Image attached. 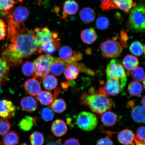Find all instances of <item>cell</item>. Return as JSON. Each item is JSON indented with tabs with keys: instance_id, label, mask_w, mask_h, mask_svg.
Segmentation results:
<instances>
[{
	"instance_id": "28",
	"label": "cell",
	"mask_w": 145,
	"mask_h": 145,
	"mask_svg": "<svg viewBox=\"0 0 145 145\" xmlns=\"http://www.w3.org/2000/svg\"><path fill=\"white\" fill-rule=\"evenodd\" d=\"M19 136L14 131L8 132L2 138L4 145H16L19 143Z\"/></svg>"
},
{
	"instance_id": "22",
	"label": "cell",
	"mask_w": 145,
	"mask_h": 145,
	"mask_svg": "<svg viewBox=\"0 0 145 145\" xmlns=\"http://www.w3.org/2000/svg\"><path fill=\"white\" fill-rule=\"evenodd\" d=\"M65 66L59 58H54L50 65V72L54 75H60L64 72Z\"/></svg>"
},
{
	"instance_id": "32",
	"label": "cell",
	"mask_w": 145,
	"mask_h": 145,
	"mask_svg": "<svg viewBox=\"0 0 145 145\" xmlns=\"http://www.w3.org/2000/svg\"><path fill=\"white\" fill-rule=\"evenodd\" d=\"M80 70L74 65L67 66L64 71V75L66 79L69 80H74L77 79Z\"/></svg>"
},
{
	"instance_id": "52",
	"label": "cell",
	"mask_w": 145,
	"mask_h": 145,
	"mask_svg": "<svg viewBox=\"0 0 145 145\" xmlns=\"http://www.w3.org/2000/svg\"><path fill=\"white\" fill-rule=\"evenodd\" d=\"M20 145H29L27 144H22Z\"/></svg>"
},
{
	"instance_id": "35",
	"label": "cell",
	"mask_w": 145,
	"mask_h": 145,
	"mask_svg": "<svg viewBox=\"0 0 145 145\" xmlns=\"http://www.w3.org/2000/svg\"><path fill=\"white\" fill-rule=\"evenodd\" d=\"M15 4L14 0H0V10L8 14L14 8Z\"/></svg>"
},
{
	"instance_id": "18",
	"label": "cell",
	"mask_w": 145,
	"mask_h": 145,
	"mask_svg": "<svg viewBox=\"0 0 145 145\" xmlns=\"http://www.w3.org/2000/svg\"><path fill=\"white\" fill-rule=\"evenodd\" d=\"M102 89L107 95L112 96L117 95L121 91L120 84L112 79H108L105 87Z\"/></svg>"
},
{
	"instance_id": "53",
	"label": "cell",
	"mask_w": 145,
	"mask_h": 145,
	"mask_svg": "<svg viewBox=\"0 0 145 145\" xmlns=\"http://www.w3.org/2000/svg\"><path fill=\"white\" fill-rule=\"evenodd\" d=\"M100 1H102L103 2V1H106V0H100Z\"/></svg>"
},
{
	"instance_id": "7",
	"label": "cell",
	"mask_w": 145,
	"mask_h": 145,
	"mask_svg": "<svg viewBox=\"0 0 145 145\" xmlns=\"http://www.w3.org/2000/svg\"><path fill=\"white\" fill-rule=\"evenodd\" d=\"M7 15L8 27L18 28L25 26L24 22L29 15V12L26 7L19 6Z\"/></svg>"
},
{
	"instance_id": "42",
	"label": "cell",
	"mask_w": 145,
	"mask_h": 145,
	"mask_svg": "<svg viewBox=\"0 0 145 145\" xmlns=\"http://www.w3.org/2000/svg\"><path fill=\"white\" fill-rule=\"evenodd\" d=\"M7 32V25L3 19H0V40L5 39Z\"/></svg>"
},
{
	"instance_id": "37",
	"label": "cell",
	"mask_w": 145,
	"mask_h": 145,
	"mask_svg": "<svg viewBox=\"0 0 145 145\" xmlns=\"http://www.w3.org/2000/svg\"><path fill=\"white\" fill-rule=\"evenodd\" d=\"M131 75L136 81L143 82L145 81V74L144 69L141 67H137L131 72Z\"/></svg>"
},
{
	"instance_id": "45",
	"label": "cell",
	"mask_w": 145,
	"mask_h": 145,
	"mask_svg": "<svg viewBox=\"0 0 145 145\" xmlns=\"http://www.w3.org/2000/svg\"><path fill=\"white\" fill-rule=\"evenodd\" d=\"M63 145H80V144L77 139L70 138L65 140Z\"/></svg>"
},
{
	"instance_id": "39",
	"label": "cell",
	"mask_w": 145,
	"mask_h": 145,
	"mask_svg": "<svg viewBox=\"0 0 145 145\" xmlns=\"http://www.w3.org/2000/svg\"><path fill=\"white\" fill-rule=\"evenodd\" d=\"M11 128V125L8 120L3 118H0V135H5Z\"/></svg>"
},
{
	"instance_id": "19",
	"label": "cell",
	"mask_w": 145,
	"mask_h": 145,
	"mask_svg": "<svg viewBox=\"0 0 145 145\" xmlns=\"http://www.w3.org/2000/svg\"><path fill=\"white\" fill-rule=\"evenodd\" d=\"M79 15L83 23L88 24L95 20L97 14L93 9L89 7H86L80 10Z\"/></svg>"
},
{
	"instance_id": "14",
	"label": "cell",
	"mask_w": 145,
	"mask_h": 145,
	"mask_svg": "<svg viewBox=\"0 0 145 145\" xmlns=\"http://www.w3.org/2000/svg\"><path fill=\"white\" fill-rule=\"evenodd\" d=\"M20 106L25 111L31 113L37 110L38 103L35 98L31 96H27L21 100Z\"/></svg>"
},
{
	"instance_id": "30",
	"label": "cell",
	"mask_w": 145,
	"mask_h": 145,
	"mask_svg": "<svg viewBox=\"0 0 145 145\" xmlns=\"http://www.w3.org/2000/svg\"><path fill=\"white\" fill-rule=\"evenodd\" d=\"M9 65L3 59L0 58V83L3 84L8 79L9 74Z\"/></svg>"
},
{
	"instance_id": "36",
	"label": "cell",
	"mask_w": 145,
	"mask_h": 145,
	"mask_svg": "<svg viewBox=\"0 0 145 145\" xmlns=\"http://www.w3.org/2000/svg\"><path fill=\"white\" fill-rule=\"evenodd\" d=\"M30 140L32 145H43L44 142V136L41 132L35 131L30 135Z\"/></svg>"
},
{
	"instance_id": "34",
	"label": "cell",
	"mask_w": 145,
	"mask_h": 145,
	"mask_svg": "<svg viewBox=\"0 0 145 145\" xmlns=\"http://www.w3.org/2000/svg\"><path fill=\"white\" fill-rule=\"evenodd\" d=\"M130 50L132 54L137 56L144 54L145 46L139 41L133 42L130 45Z\"/></svg>"
},
{
	"instance_id": "38",
	"label": "cell",
	"mask_w": 145,
	"mask_h": 145,
	"mask_svg": "<svg viewBox=\"0 0 145 145\" xmlns=\"http://www.w3.org/2000/svg\"><path fill=\"white\" fill-rule=\"evenodd\" d=\"M22 71L24 75L26 76H33L34 72L33 63L31 61H26L23 64L22 68Z\"/></svg>"
},
{
	"instance_id": "31",
	"label": "cell",
	"mask_w": 145,
	"mask_h": 145,
	"mask_svg": "<svg viewBox=\"0 0 145 145\" xmlns=\"http://www.w3.org/2000/svg\"><path fill=\"white\" fill-rule=\"evenodd\" d=\"M142 85L137 81L131 82L128 85V90L130 95L133 96H137L141 95L142 92Z\"/></svg>"
},
{
	"instance_id": "49",
	"label": "cell",
	"mask_w": 145,
	"mask_h": 145,
	"mask_svg": "<svg viewBox=\"0 0 145 145\" xmlns=\"http://www.w3.org/2000/svg\"><path fill=\"white\" fill-rule=\"evenodd\" d=\"M37 1H38V4H39V5H40L41 4V0H37Z\"/></svg>"
},
{
	"instance_id": "4",
	"label": "cell",
	"mask_w": 145,
	"mask_h": 145,
	"mask_svg": "<svg viewBox=\"0 0 145 145\" xmlns=\"http://www.w3.org/2000/svg\"><path fill=\"white\" fill-rule=\"evenodd\" d=\"M130 14L127 27L130 31L134 33L145 32V6L140 4L132 8Z\"/></svg>"
},
{
	"instance_id": "29",
	"label": "cell",
	"mask_w": 145,
	"mask_h": 145,
	"mask_svg": "<svg viewBox=\"0 0 145 145\" xmlns=\"http://www.w3.org/2000/svg\"><path fill=\"white\" fill-rule=\"evenodd\" d=\"M48 106L57 113H63L66 110L67 108L66 102L64 100L61 98L54 100L53 102Z\"/></svg>"
},
{
	"instance_id": "8",
	"label": "cell",
	"mask_w": 145,
	"mask_h": 145,
	"mask_svg": "<svg viewBox=\"0 0 145 145\" xmlns=\"http://www.w3.org/2000/svg\"><path fill=\"white\" fill-rule=\"evenodd\" d=\"M137 4L133 0H106L102 2L100 8L103 10H109L119 8L125 13H129Z\"/></svg>"
},
{
	"instance_id": "15",
	"label": "cell",
	"mask_w": 145,
	"mask_h": 145,
	"mask_svg": "<svg viewBox=\"0 0 145 145\" xmlns=\"http://www.w3.org/2000/svg\"><path fill=\"white\" fill-rule=\"evenodd\" d=\"M24 86L27 93L32 96L37 95L41 90L40 83L34 78L27 80Z\"/></svg>"
},
{
	"instance_id": "21",
	"label": "cell",
	"mask_w": 145,
	"mask_h": 145,
	"mask_svg": "<svg viewBox=\"0 0 145 145\" xmlns=\"http://www.w3.org/2000/svg\"><path fill=\"white\" fill-rule=\"evenodd\" d=\"M81 37L83 42L91 44L97 40V36L95 29L90 28L82 31L81 33Z\"/></svg>"
},
{
	"instance_id": "43",
	"label": "cell",
	"mask_w": 145,
	"mask_h": 145,
	"mask_svg": "<svg viewBox=\"0 0 145 145\" xmlns=\"http://www.w3.org/2000/svg\"><path fill=\"white\" fill-rule=\"evenodd\" d=\"M145 127L142 126L138 129L136 133V137L138 140L145 143Z\"/></svg>"
},
{
	"instance_id": "6",
	"label": "cell",
	"mask_w": 145,
	"mask_h": 145,
	"mask_svg": "<svg viewBox=\"0 0 145 145\" xmlns=\"http://www.w3.org/2000/svg\"><path fill=\"white\" fill-rule=\"evenodd\" d=\"M54 57L49 54L39 56L33 61L34 78L42 80L50 72L51 64Z\"/></svg>"
},
{
	"instance_id": "5",
	"label": "cell",
	"mask_w": 145,
	"mask_h": 145,
	"mask_svg": "<svg viewBox=\"0 0 145 145\" xmlns=\"http://www.w3.org/2000/svg\"><path fill=\"white\" fill-rule=\"evenodd\" d=\"M106 74L107 79L114 80L120 84L122 91L126 86L127 77L121 61L116 59L112 60L107 67Z\"/></svg>"
},
{
	"instance_id": "44",
	"label": "cell",
	"mask_w": 145,
	"mask_h": 145,
	"mask_svg": "<svg viewBox=\"0 0 145 145\" xmlns=\"http://www.w3.org/2000/svg\"><path fill=\"white\" fill-rule=\"evenodd\" d=\"M97 145H114L113 141L108 137L100 139L97 141Z\"/></svg>"
},
{
	"instance_id": "3",
	"label": "cell",
	"mask_w": 145,
	"mask_h": 145,
	"mask_svg": "<svg viewBox=\"0 0 145 145\" xmlns=\"http://www.w3.org/2000/svg\"><path fill=\"white\" fill-rule=\"evenodd\" d=\"M119 36L117 35L112 39L103 42L100 44V48L103 57L108 58H113L119 57L123 48L127 46L128 35L125 30H121Z\"/></svg>"
},
{
	"instance_id": "51",
	"label": "cell",
	"mask_w": 145,
	"mask_h": 145,
	"mask_svg": "<svg viewBox=\"0 0 145 145\" xmlns=\"http://www.w3.org/2000/svg\"><path fill=\"white\" fill-rule=\"evenodd\" d=\"M0 145H4L2 143L1 141H0Z\"/></svg>"
},
{
	"instance_id": "50",
	"label": "cell",
	"mask_w": 145,
	"mask_h": 145,
	"mask_svg": "<svg viewBox=\"0 0 145 145\" xmlns=\"http://www.w3.org/2000/svg\"><path fill=\"white\" fill-rule=\"evenodd\" d=\"M1 83H0V92H1Z\"/></svg>"
},
{
	"instance_id": "2",
	"label": "cell",
	"mask_w": 145,
	"mask_h": 145,
	"mask_svg": "<svg viewBox=\"0 0 145 145\" xmlns=\"http://www.w3.org/2000/svg\"><path fill=\"white\" fill-rule=\"evenodd\" d=\"M81 104L89 107L93 113L101 115L109 110L114 104V101L108 97L103 91L102 88L100 89L98 93H83L80 97Z\"/></svg>"
},
{
	"instance_id": "41",
	"label": "cell",
	"mask_w": 145,
	"mask_h": 145,
	"mask_svg": "<svg viewBox=\"0 0 145 145\" xmlns=\"http://www.w3.org/2000/svg\"><path fill=\"white\" fill-rule=\"evenodd\" d=\"M110 25L108 19L104 16H101L98 18L96 22V25L98 28L100 30H106Z\"/></svg>"
},
{
	"instance_id": "24",
	"label": "cell",
	"mask_w": 145,
	"mask_h": 145,
	"mask_svg": "<svg viewBox=\"0 0 145 145\" xmlns=\"http://www.w3.org/2000/svg\"><path fill=\"white\" fill-rule=\"evenodd\" d=\"M101 122L106 127L113 126L118 121L116 114L113 112L106 111L101 114Z\"/></svg>"
},
{
	"instance_id": "20",
	"label": "cell",
	"mask_w": 145,
	"mask_h": 145,
	"mask_svg": "<svg viewBox=\"0 0 145 145\" xmlns=\"http://www.w3.org/2000/svg\"><path fill=\"white\" fill-rule=\"evenodd\" d=\"M135 135L131 130L126 129L120 132L118 136L119 142L124 145H135L134 138Z\"/></svg>"
},
{
	"instance_id": "10",
	"label": "cell",
	"mask_w": 145,
	"mask_h": 145,
	"mask_svg": "<svg viewBox=\"0 0 145 145\" xmlns=\"http://www.w3.org/2000/svg\"><path fill=\"white\" fill-rule=\"evenodd\" d=\"M59 58L62 61L65 66L73 65L82 59V54L79 52L74 51L70 47L63 46L59 50Z\"/></svg>"
},
{
	"instance_id": "17",
	"label": "cell",
	"mask_w": 145,
	"mask_h": 145,
	"mask_svg": "<svg viewBox=\"0 0 145 145\" xmlns=\"http://www.w3.org/2000/svg\"><path fill=\"white\" fill-rule=\"evenodd\" d=\"M51 130L54 135L57 137L64 135L68 130L66 123L61 119H57L52 123Z\"/></svg>"
},
{
	"instance_id": "26",
	"label": "cell",
	"mask_w": 145,
	"mask_h": 145,
	"mask_svg": "<svg viewBox=\"0 0 145 145\" xmlns=\"http://www.w3.org/2000/svg\"><path fill=\"white\" fill-rule=\"evenodd\" d=\"M123 65L125 68L129 71H133L138 66V59L135 56L128 55L124 57L123 61Z\"/></svg>"
},
{
	"instance_id": "12",
	"label": "cell",
	"mask_w": 145,
	"mask_h": 145,
	"mask_svg": "<svg viewBox=\"0 0 145 145\" xmlns=\"http://www.w3.org/2000/svg\"><path fill=\"white\" fill-rule=\"evenodd\" d=\"M16 107L12 101L7 99L0 100V117L6 119L15 116Z\"/></svg>"
},
{
	"instance_id": "9",
	"label": "cell",
	"mask_w": 145,
	"mask_h": 145,
	"mask_svg": "<svg viewBox=\"0 0 145 145\" xmlns=\"http://www.w3.org/2000/svg\"><path fill=\"white\" fill-rule=\"evenodd\" d=\"M76 123L81 129L85 131H90L97 127L98 119L93 113L88 112H82L77 115Z\"/></svg>"
},
{
	"instance_id": "48",
	"label": "cell",
	"mask_w": 145,
	"mask_h": 145,
	"mask_svg": "<svg viewBox=\"0 0 145 145\" xmlns=\"http://www.w3.org/2000/svg\"><path fill=\"white\" fill-rule=\"evenodd\" d=\"M144 96L142 98V99H141V105H142V106L144 107L145 108V98Z\"/></svg>"
},
{
	"instance_id": "25",
	"label": "cell",
	"mask_w": 145,
	"mask_h": 145,
	"mask_svg": "<svg viewBox=\"0 0 145 145\" xmlns=\"http://www.w3.org/2000/svg\"><path fill=\"white\" fill-rule=\"evenodd\" d=\"M145 111V108L142 106H134L132 108V119L138 123H144Z\"/></svg>"
},
{
	"instance_id": "33",
	"label": "cell",
	"mask_w": 145,
	"mask_h": 145,
	"mask_svg": "<svg viewBox=\"0 0 145 145\" xmlns=\"http://www.w3.org/2000/svg\"><path fill=\"white\" fill-rule=\"evenodd\" d=\"M42 80L43 86L47 90H53L57 86V80L53 75H48L44 78Z\"/></svg>"
},
{
	"instance_id": "27",
	"label": "cell",
	"mask_w": 145,
	"mask_h": 145,
	"mask_svg": "<svg viewBox=\"0 0 145 145\" xmlns=\"http://www.w3.org/2000/svg\"><path fill=\"white\" fill-rule=\"evenodd\" d=\"M36 98L41 104L45 106H48L54 101L52 94L50 91H41L36 96Z\"/></svg>"
},
{
	"instance_id": "11",
	"label": "cell",
	"mask_w": 145,
	"mask_h": 145,
	"mask_svg": "<svg viewBox=\"0 0 145 145\" xmlns=\"http://www.w3.org/2000/svg\"><path fill=\"white\" fill-rule=\"evenodd\" d=\"M33 32L36 40L39 46L48 40L57 39L58 37L57 33H52L46 26L42 28H36Z\"/></svg>"
},
{
	"instance_id": "16",
	"label": "cell",
	"mask_w": 145,
	"mask_h": 145,
	"mask_svg": "<svg viewBox=\"0 0 145 145\" xmlns=\"http://www.w3.org/2000/svg\"><path fill=\"white\" fill-rule=\"evenodd\" d=\"M59 39H56L50 40L39 46V53L42 52L50 54L54 53L56 50L60 48V43Z\"/></svg>"
},
{
	"instance_id": "23",
	"label": "cell",
	"mask_w": 145,
	"mask_h": 145,
	"mask_svg": "<svg viewBox=\"0 0 145 145\" xmlns=\"http://www.w3.org/2000/svg\"><path fill=\"white\" fill-rule=\"evenodd\" d=\"M37 121V118L26 116L19 121L18 126L23 131H28L36 124Z\"/></svg>"
},
{
	"instance_id": "46",
	"label": "cell",
	"mask_w": 145,
	"mask_h": 145,
	"mask_svg": "<svg viewBox=\"0 0 145 145\" xmlns=\"http://www.w3.org/2000/svg\"><path fill=\"white\" fill-rule=\"evenodd\" d=\"M46 145H61V141L60 139L49 142Z\"/></svg>"
},
{
	"instance_id": "47",
	"label": "cell",
	"mask_w": 145,
	"mask_h": 145,
	"mask_svg": "<svg viewBox=\"0 0 145 145\" xmlns=\"http://www.w3.org/2000/svg\"><path fill=\"white\" fill-rule=\"evenodd\" d=\"M134 141L137 145H145L144 143L141 142V141L138 140L137 138L136 137L135 135L134 136Z\"/></svg>"
},
{
	"instance_id": "40",
	"label": "cell",
	"mask_w": 145,
	"mask_h": 145,
	"mask_svg": "<svg viewBox=\"0 0 145 145\" xmlns=\"http://www.w3.org/2000/svg\"><path fill=\"white\" fill-rule=\"evenodd\" d=\"M54 115L53 110L49 108H45L41 110V117L43 120L46 122L52 121Z\"/></svg>"
},
{
	"instance_id": "1",
	"label": "cell",
	"mask_w": 145,
	"mask_h": 145,
	"mask_svg": "<svg viewBox=\"0 0 145 145\" xmlns=\"http://www.w3.org/2000/svg\"><path fill=\"white\" fill-rule=\"evenodd\" d=\"M8 39H10V43L3 52V59L13 67L22 64L24 58L31 57L40 46L33 31L26 27L8 30Z\"/></svg>"
},
{
	"instance_id": "13",
	"label": "cell",
	"mask_w": 145,
	"mask_h": 145,
	"mask_svg": "<svg viewBox=\"0 0 145 145\" xmlns=\"http://www.w3.org/2000/svg\"><path fill=\"white\" fill-rule=\"evenodd\" d=\"M79 8V5L75 0H67L63 3V11L61 19H66L70 16L75 14Z\"/></svg>"
}]
</instances>
